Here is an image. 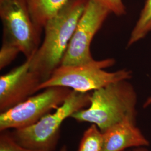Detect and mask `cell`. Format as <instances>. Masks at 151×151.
<instances>
[{
    "label": "cell",
    "instance_id": "cell-1",
    "mask_svg": "<svg viewBox=\"0 0 151 151\" xmlns=\"http://www.w3.org/2000/svg\"><path fill=\"white\" fill-rule=\"evenodd\" d=\"M87 2V0H70L44 27L43 43L30 57V70L43 82L60 65Z\"/></svg>",
    "mask_w": 151,
    "mask_h": 151
},
{
    "label": "cell",
    "instance_id": "cell-2",
    "mask_svg": "<svg viewBox=\"0 0 151 151\" xmlns=\"http://www.w3.org/2000/svg\"><path fill=\"white\" fill-rule=\"evenodd\" d=\"M138 96L128 80L117 81L91 92L90 105L73 114L78 122L95 124L103 133L120 123H136Z\"/></svg>",
    "mask_w": 151,
    "mask_h": 151
},
{
    "label": "cell",
    "instance_id": "cell-3",
    "mask_svg": "<svg viewBox=\"0 0 151 151\" xmlns=\"http://www.w3.org/2000/svg\"><path fill=\"white\" fill-rule=\"evenodd\" d=\"M91 92L72 90L59 108L27 128L13 130L14 139L20 145L37 150L54 151L60 139V127L65 120L90 105Z\"/></svg>",
    "mask_w": 151,
    "mask_h": 151
},
{
    "label": "cell",
    "instance_id": "cell-4",
    "mask_svg": "<svg viewBox=\"0 0 151 151\" xmlns=\"http://www.w3.org/2000/svg\"><path fill=\"white\" fill-rule=\"evenodd\" d=\"M115 63L114 59L108 58L93 64L60 65L40 85L39 91L50 87L60 86L76 91L90 92L115 82L132 78V72L126 69L113 72L104 70Z\"/></svg>",
    "mask_w": 151,
    "mask_h": 151
},
{
    "label": "cell",
    "instance_id": "cell-5",
    "mask_svg": "<svg viewBox=\"0 0 151 151\" xmlns=\"http://www.w3.org/2000/svg\"><path fill=\"white\" fill-rule=\"evenodd\" d=\"M2 40L14 44L26 59L34 54L40 45L41 30L32 21L25 0H0Z\"/></svg>",
    "mask_w": 151,
    "mask_h": 151
},
{
    "label": "cell",
    "instance_id": "cell-6",
    "mask_svg": "<svg viewBox=\"0 0 151 151\" xmlns=\"http://www.w3.org/2000/svg\"><path fill=\"white\" fill-rule=\"evenodd\" d=\"M29 97L0 114V132L30 127L64 103L72 90L60 86L50 87Z\"/></svg>",
    "mask_w": 151,
    "mask_h": 151
},
{
    "label": "cell",
    "instance_id": "cell-7",
    "mask_svg": "<svg viewBox=\"0 0 151 151\" xmlns=\"http://www.w3.org/2000/svg\"><path fill=\"white\" fill-rule=\"evenodd\" d=\"M111 12L98 0H87L60 65L95 63L90 46L92 39Z\"/></svg>",
    "mask_w": 151,
    "mask_h": 151
},
{
    "label": "cell",
    "instance_id": "cell-8",
    "mask_svg": "<svg viewBox=\"0 0 151 151\" xmlns=\"http://www.w3.org/2000/svg\"><path fill=\"white\" fill-rule=\"evenodd\" d=\"M43 82L30 70V58L0 77V113L13 108L39 91Z\"/></svg>",
    "mask_w": 151,
    "mask_h": 151
},
{
    "label": "cell",
    "instance_id": "cell-9",
    "mask_svg": "<svg viewBox=\"0 0 151 151\" xmlns=\"http://www.w3.org/2000/svg\"><path fill=\"white\" fill-rule=\"evenodd\" d=\"M102 133V151H124L150 144L136 123L130 121L115 124Z\"/></svg>",
    "mask_w": 151,
    "mask_h": 151
},
{
    "label": "cell",
    "instance_id": "cell-10",
    "mask_svg": "<svg viewBox=\"0 0 151 151\" xmlns=\"http://www.w3.org/2000/svg\"><path fill=\"white\" fill-rule=\"evenodd\" d=\"M32 21L42 30L49 20L54 17L70 0H25Z\"/></svg>",
    "mask_w": 151,
    "mask_h": 151
},
{
    "label": "cell",
    "instance_id": "cell-11",
    "mask_svg": "<svg viewBox=\"0 0 151 151\" xmlns=\"http://www.w3.org/2000/svg\"><path fill=\"white\" fill-rule=\"evenodd\" d=\"M151 32V0H146L139 17L133 27L127 43V47L145 38Z\"/></svg>",
    "mask_w": 151,
    "mask_h": 151
},
{
    "label": "cell",
    "instance_id": "cell-12",
    "mask_svg": "<svg viewBox=\"0 0 151 151\" xmlns=\"http://www.w3.org/2000/svg\"><path fill=\"white\" fill-rule=\"evenodd\" d=\"M103 133L95 124H91L82 137L77 151H102Z\"/></svg>",
    "mask_w": 151,
    "mask_h": 151
},
{
    "label": "cell",
    "instance_id": "cell-13",
    "mask_svg": "<svg viewBox=\"0 0 151 151\" xmlns=\"http://www.w3.org/2000/svg\"><path fill=\"white\" fill-rule=\"evenodd\" d=\"M0 151H45L25 147L15 140L9 130L1 132Z\"/></svg>",
    "mask_w": 151,
    "mask_h": 151
},
{
    "label": "cell",
    "instance_id": "cell-14",
    "mask_svg": "<svg viewBox=\"0 0 151 151\" xmlns=\"http://www.w3.org/2000/svg\"><path fill=\"white\" fill-rule=\"evenodd\" d=\"M19 53H21L20 50L16 46L8 42L2 40L0 49L1 70L10 65Z\"/></svg>",
    "mask_w": 151,
    "mask_h": 151
},
{
    "label": "cell",
    "instance_id": "cell-15",
    "mask_svg": "<svg viewBox=\"0 0 151 151\" xmlns=\"http://www.w3.org/2000/svg\"><path fill=\"white\" fill-rule=\"evenodd\" d=\"M103 5L118 16L126 14V8L122 0H98Z\"/></svg>",
    "mask_w": 151,
    "mask_h": 151
},
{
    "label": "cell",
    "instance_id": "cell-16",
    "mask_svg": "<svg viewBox=\"0 0 151 151\" xmlns=\"http://www.w3.org/2000/svg\"><path fill=\"white\" fill-rule=\"evenodd\" d=\"M124 151H150L147 148V147L145 146H141V147H134L130 149Z\"/></svg>",
    "mask_w": 151,
    "mask_h": 151
},
{
    "label": "cell",
    "instance_id": "cell-17",
    "mask_svg": "<svg viewBox=\"0 0 151 151\" xmlns=\"http://www.w3.org/2000/svg\"><path fill=\"white\" fill-rule=\"evenodd\" d=\"M151 105V96L150 97H148L146 100V101L143 104V108H146L148 107Z\"/></svg>",
    "mask_w": 151,
    "mask_h": 151
},
{
    "label": "cell",
    "instance_id": "cell-18",
    "mask_svg": "<svg viewBox=\"0 0 151 151\" xmlns=\"http://www.w3.org/2000/svg\"><path fill=\"white\" fill-rule=\"evenodd\" d=\"M60 151H67V148L65 146H62V147L60 148Z\"/></svg>",
    "mask_w": 151,
    "mask_h": 151
}]
</instances>
